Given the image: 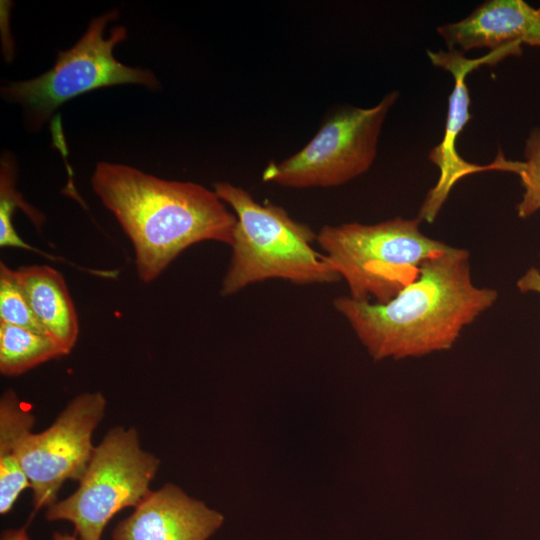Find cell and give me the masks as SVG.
Wrapping results in <instances>:
<instances>
[{
    "label": "cell",
    "mask_w": 540,
    "mask_h": 540,
    "mask_svg": "<svg viewBox=\"0 0 540 540\" xmlns=\"http://www.w3.org/2000/svg\"><path fill=\"white\" fill-rule=\"evenodd\" d=\"M450 51L486 48L500 60L520 55L523 44L540 47V6L523 0H489L457 22L437 28Z\"/></svg>",
    "instance_id": "obj_10"
},
{
    "label": "cell",
    "mask_w": 540,
    "mask_h": 540,
    "mask_svg": "<svg viewBox=\"0 0 540 540\" xmlns=\"http://www.w3.org/2000/svg\"><path fill=\"white\" fill-rule=\"evenodd\" d=\"M398 96L392 91L375 106L338 110L298 152L270 162L263 181L288 188L333 187L362 175L376 158L384 120Z\"/></svg>",
    "instance_id": "obj_7"
},
{
    "label": "cell",
    "mask_w": 540,
    "mask_h": 540,
    "mask_svg": "<svg viewBox=\"0 0 540 540\" xmlns=\"http://www.w3.org/2000/svg\"><path fill=\"white\" fill-rule=\"evenodd\" d=\"M105 408L101 392L82 393L68 403L51 426L21 439L17 453L33 491L35 510L55 503L66 480H81L95 448L92 435Z\"/></svg>",
    "instance_id": "obj_8"
},
{
    "label": "cell",
    "mask_w": 540,
    "mask_h": 540,
    "mask_svg": "<svg viewBox=\"0 0 540 540\" xmlns=\"http://www.w3.org/2000/svg\"><path fill=\"white\" fill-rule=\"evenodd\" d=\"M419 224V218L397 217L371 225H325L316 242L347 283L349 297L386 303L418 278L427 258L449 246L424 235Z\"/></svg>",
    "instance_id": "obj_4"
},
{
    "label": "cell",
    "mask_w": 540,
    "mask_h": 540,
    "mask_svg": "<svg viewBox=\"0 0 540 540\" xmlns=\"http://www.w3.org/2000/svg\"><path fill=\"white\" fill-rule=\"evenodd\" d=\"M214 191L236 217L221 295H233L267 279L298 285L341 279L326 256L313 248L317 233L291 218L283 207L269 201L259 203L248 191L229 182H216Z\"/></svg>",
    "instance_id": "obj_3"
},
{
    "label": "cell",
    "mask_w": 540,
    "mask_h": 540,
    "mask_svg": "<svg viewBox=\"0 0 540 540\" xmlns=\"http://www.w3.org/2000/svg\"><path fill=\"white\" fill-rule=\"evenodd\" d=\"M431 62L449 71L454 77V87L449 96L444 135L439 144L429 152V160L438 167L440 175L437 184L427 194L419 219L433 222L454 185L467 175L495 170L493 162L478 165L464 160L457 152L456 141L468 121L470 97L466 76L481 65H488L486 56L467 59L459 51L427 52Z\"/></svg>",
    "instance_id": "obj_9"
},
{
    "label": "cell",
    "mask_w": 540,
    "mask_h": 540,
    "mask_svg": "<svg viewBox=\"0 0 540 540\" xmlns=\"http://www.w3.org/2000/svg\"><path fill=\"white\" fill-rule=\"evenodd\" d=\"M91 186L135 252L138 277L155 280L186 248L202 241L231 246L236 217L214 190L166 180L125 164L99 162Z\"/></svg>",
    "instance_id": "obj_2"
},
{
    "label": "cell",
    "mask_w": 540,
    "mask_h": 540,
    "mask_svg": "<svg viewBox=\"0 0 540 540\" xmlns=\"http://www.w3.org/2000/svg\"><path fill=\"white\" fill-rule=\"evenodd\" d=\"M17 163L15 157L5 152L1 156L0 165V219H12L16 208H20L41 229L44 216L41 212L29 205L16 188Z\"/></svg>",
    "instance_id": "obj_17"
},
{
    "label": "cell",
    "mask_w": 540,
    "mask_h": 540,
    "mask_svg": "<svg viewBox=\"0 0 540 540\" xmlns=\"http://www.w3.org/2000/svg\"><path fill=\"white\" fill-rule=\"evenodd\" d=\"M67 355L48 335L0 322V372L18 376L54 358Z\"/></svg>",
    "instance_id": "obj_14"
},
{
    "label": "cell",
    "mask_w": 540,
    "mask_h": 540,
    "mask_svg": "<svg viewBox=\"0 0 540 540\" xmlns=\"http://www.w3.org/2000/svg\"><path fill=\"white\" fill-rule=\"evenodd\" d=\"M497 295L494 289L474 285L469 253L448 246L427 258L418 278L390 301L341 296L333 306L375 360L402 359L451 348Z\"/></svg>",
    "instance_id": "obj_1"
},
{
    "label": "cell",
    "mask_w": 540,
    "mask_h": 540,
    "mask_svg": "<svg viewBox=\"0 0 540 540\" xmlns=\"http://www.w3.org/2000/svg\"><path fill=\"white\" fill-rule=\"evenodd\" d=\"M524 157L522 161L509 160L499 152L493 161L497 171L514 173L521 180L524 194L517 205L520 218H527L540 209V128L530 132Z\"/></svg>",
    "instance_id": "obj_15"
},
{
    "label": "cell",
    "mask_w": 540,
    "mask_h": 540,
    "mask_svg": "<svg viewBox=\"0 0 540 540\" xmlns=\"http://www.w3.org/2000/svg\"><path fill=\"white\" fill-rule=\"evenodd\" d=\"M159 466V458L141 447L135 428L114 427L95 446L77 490L50 505L46 519L71 522L80 540H101L116 513L135 508L151 493Z\"/></svg>",
    "instance_id": "obj_6"
},
{
    "label": "cell",
    "mask_w": 540,
    "mask_h": 540,
    "mask_svg": "<svg viewBox=\"0 0 540 540\" xmlns=\"http://www.w3.org/2000/svg\"><path fill=\"white\" fill-rule=\"evenodd\" d=\"M1 540H31L27 534V527L7 529L1 535Z\"/></svg>",
    "instance_id": "obj_19"
},
{
    "label": "cell",
    "mask_w": 540,
    "mask_h": 540,
    "mask_svg": "<svg viewBox=\"0 0 540 540\" xmlns=\"http://www.w3.org/2000/svg\"><path fill=\"white\" fill-rule=\"evenodd\" d=\"M224 517L168 483L151 493L112 532L113 540H207Z\"/></svg>",
    "instance_id": "obj_11"
},
{
    "label": "cell",
    "mask_w": 540,
    "mask_h": 540,
    "mask_svg": "<svg viewBox=\"0 0 540 540\" xmlns=\"http://www.w3.org/2000/svg\"><path fill=\"white\" fill-rule=\"evenodd\" d=\"M35 316L47 334L69 354L79 334L78 317L63 275L48 265L13 269Z\"/></svg>",
    "instance_id": "obj_12"
},
{
    "label": "cell",
    "mask_w": 540,
    "mask_h": 540,
    "mask_svg": "<svg viewBox=\"0 0 540 540\" xmlns=\"http://www.w3.org/2000/svg\"><path fill=\"white\" fill-rule=\"evenodd\" d=\"M52 540H80V539L73 535H69V534H65L61 532H55L52 536Z\"/></svg>",
    "instance_id": "obj_20"
},
{
    "label": "cell",
    "mask_w": 540,
    "mask_h": 540,
    "mask_svg": "<svg viewBox=\"0 0 540 540\" xmlns=\"http://www.w3.org/2000/svg\"><path fill=\"white\" fill-rule=\"evenodd\" d=\"M0 322L48 335L16 281L13 269L4 262H0Z\"/></svg>",
    "instance_id": "obj_16"
},
{
    "label": "cell",
    "mask_w": 540,
    "mask_h": 540,
    "mask_svg": "<svg viewBox=\"0 0 540 540\" xmlns=\"http://www.w3.org/2000/svg\"><path fill=\"white\" fill-rule=\"evenodd\" d=\"M35 418L13 390L0 400V514H7L20 493L30 487L17 448L21 439L32 432Z\"/></svg>",
    "instance_id": "obj_13"
},
{
    "label": "cell",
    "mask_w": 540,
    "mask_h": 540,
    "mask_svg": "<svg viewBox=\"0 0 540 540\" xmlns=\"http://www.w3.org/2000/svg\"><path fill=\"white\" fill-rule=\"evenodd\" d=\"M518 287L522 292L535 290L540 292V274L536 270H530L518 282Z\"/></svg>",
    "instance_id": "obj_18"
},
{
    "label": "cell",
    "mask_w": 540,
    "mask_h": 540,
    "mask_svg": "<svg viewBox=\"0 0 540 540\" xmlns=\"http://www.w3.org/2000/svg\"><path fill=\"white\" fill-rule=\"evenodd\" d=\"M116 16L113 10L91 20L82 37L70 49L59 51L45 73L1 86L3 99L23 108L29 131H38L57 108L92 90L122 84L159 87L150 70L124 65L113 56L114 47L127 38L123 26L114 27L104 37L106 25Z\"/></svg>",
    "instance_id": "obj_5"
}]
</instances>
